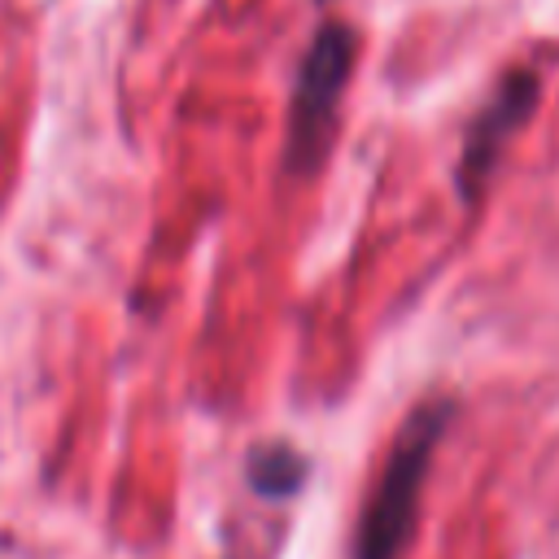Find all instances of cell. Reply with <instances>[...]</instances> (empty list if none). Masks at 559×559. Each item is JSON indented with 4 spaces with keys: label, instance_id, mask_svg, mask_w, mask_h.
I'll list each match as a JSON object with an SVG mask.
<instances>
[{
    "label": "cell",
    "instance_id": "6da1fadb",
    "mask_svg": "<svg viewBox=\"0 0 559 559\" xmlns=\"http://www.w3.org/2000/svg\"><path fill=\"white\" fill-rule=\"evenodd\" d=\"M450 415H454V406L445 397L419 402L411 411V419L393 437V450H389V459L376 476V489L367 498V511L358 520L354 559H402V550L411 546V533H415L419 489H424L432 450H437Z\"/></svg>",
    "mask_w": 559,
    "mask_h": 559
},
{
    "label": "cell",
    "instance_id": "7a4b0ae2",
    "mask_svg": "<svg viewBox=\"0 0 559 559\" xmlns=\"http://www.w3.org/2000/svg\"><path fill=\"white\" fill-rule=\"evenodd\" d=\"M349 70H354V35L332 22L310 39L306 66L297 74V96H293V118H288V148H284L288 170L319 166Z\"/></svg>",
    "mask_w": 559,
    "mask_h": 559
},
{
    "label": "cell",
    "instance_id": "3957f363",
    "mask_svg": "<svg viewBox=\"0 0 559 559\" xmlns=\"http://www.w3.org/2000/svg\"><path fill=\"white\" fill-rule=\"evenodd\" d=\"M533 96H537V79L533 74H511V79H502V87L493 92V100L472 122L467 144H463V166H459V179H463V192L467 197H476V188H480L485 170L493 166L498 148L524 122V114L533 109Z\"/></svg>",
    "mask_w": 559,
    "mask_h": 559
},
{
    "label": "cell",
    "instance_id": "277c9868",
    "mask_svg": "<svg viewBox=\"0 0 559 559\" xmlns=\"http://www.w3.org/2000/svg\"><path fill=\"white\" fill-rule=\"evenodd\" d=\"M301 472H306V463H301L288 445H266V450H258L253 463H249L253 485H258L262 493H271V498L293 493V489L301 485Z\"/></svg>",
    "mask_w": 559,
    "mask_h": 559
}]
</instances>
